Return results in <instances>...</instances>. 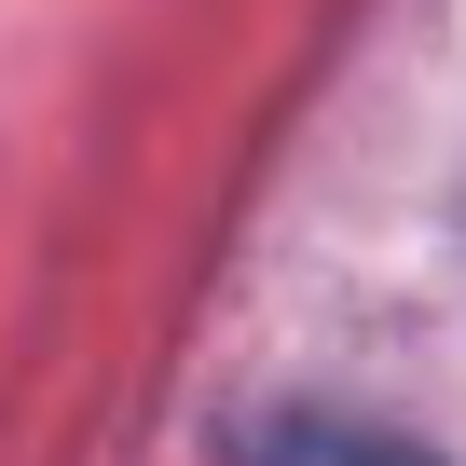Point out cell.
Returning a JSON list of instances; mask_svg holds the SVG:
<instances>
[{
  "mask_svg": "<svg viewBox=\"0 0 466 466\" xmlns=\"http://www.w3.org/2000/svg\"><path fill=\"white\" fill-rule=\"evenodd\" d=\"M261 466H425V452H398V439H343V425H302V439H275Z\"/></svg>",
  "mask_w": 466,
  "mask_h": 466,
  "instance_id": "1",
  "label": "cell"
}]
</instances>
